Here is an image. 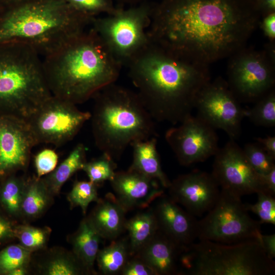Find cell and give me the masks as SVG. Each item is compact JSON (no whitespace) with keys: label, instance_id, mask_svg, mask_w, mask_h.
<instances>
[{"label":"cell","instance_id":"7a4b0ae2","mask_svg":"<svg viewBox=\"0 0 275 275\" xmlns=\"http://www.w3.org/2000/svg\"><path fill=\"white\" fill-rule=\"evenodd\" d=\"M126 66L153 120L173 125L191 115L200 92L210 81L209 66L183 58L150 41Z\"/></svg>","mask_w":275,"mask_h":275},{"label":"cell","instance_id":"5b68a950","mask_svg":"<svg viewBox=\"0 0 275 275\" xmlns=\"http://www.w3.org/2000/svg\"><path fill=\"white\" fill-rule=\"evenodd\" d=\"M92 134L102 153L119 159L126 148L156 135L154 120L136 92L115 83L93 97Z\"/></svg>","mask_w":275,"mask_h":275},{"label":"cell","instance_id":"7dc6e473","mask_svg":"<svg viewBox=\"0 0 275 275\" xmlns=\"http://www.w3.org/2000/svg\"><path fill=\"white\" fill-rule=\"evenodd\" d=\"M257 3V4H258V0H255Z\"/></svg>","mask_w":275,"mask_h":275},{"label":"cell","instance_id":"277c9868","mask_svg":"<svg viewBox=\"0 0 275 275\" xmlns=\"http://www.w3.org/2000/svg\"><path fill=\"white\" fill-rule=\"evenodd\" d=\"M92 21L65 0H0V44H26L44 56Z\"/></svg>","mask_w":275,"mask_h":275},{"label":"cell","instance_id":"d590c367","mask_svg":"<svg viewBox=\"0 0 275 275\" xmlns=\"http://www.w3.org/2000/svg\"><path fill=\"white\" fill-rule=\"evenodd\" d=\"M257 201L254 204H245L249 211H252L259 218L261 224L275 225V199L270 194L259 192Z\"/></svg>","mask_w":275,"mask_h":275},{"label":"cell","instance_id":"1f68e13d","mask_svg":"<svg viewBox=\"0 0 275 275\" xmlns=\"http://www.w3.org/2000/svg\"><path fill=\"white\" fill-rule=\"evenodd\" d=\"M97 186L90 181H75L67 196L70 208L79 207L85 214L89 204L99 200Z\"/></svg>","mask_w":275,"mask_h":275},{"label":"cell","instance_id":"4dcf8cb0","mask_svg":"<svg viewBox=\"0 0 275 275\" xmlns=\"http://www.w3.org/2000/svg\"><path fill=\"white\" fill-rule=\"evenodd\" d=\"M117 168L114 160L105 154L89 162H86L82 170L89 181L97 185L105 181H111L114 177Z\"/></svg>","mask_w":275,"mask_h":275},{"label":"cell","instance_id":"ba28073f","mask_svg":"<svg viewBox=\"0 0 275 275\" xmlns=\"http://www.w3.org/2000/svg\"><path fill=\"white\" fill-rule=\"evenodd\" d=\"M154 3L117 7L113 13L93 20L91 26L122 66L149 43L148 31Z\"/></svg>","mask_w":275,"mask_h":275},{"label":"cell","instance_id":"7bdbcfd3","mask_svg":"<svg viewBox=\"0 0 275 275\" xmlns=\"http://www.w3.org/2000/svg\"><path fill=\"white\" fill-rule=\"evenodd\" d=\"M258 6L261 17L275 12V0H258Z\"/></svg>","mask_w":275,"mask_h":275},{"label":"cell","instance_id":"52a82bcc","mask_svg":"<svg viewBox=\"0 0 275 275\" xmlns=\"http://www.w3.org/2000/svg\"><path fill=\"white\" fill-rule=\"evenodd\" d=\"M182 274L273 275L275 263L259 239L234 243L200 240L186 246L179 257Z\"/></svg>","mask_w":275,"mask_h":275},{"label":"cell","instance_id":"f1b7e54d","mask_svg":"<svg viewBox=\"0 0 275 275\" xmlns=\"http://www.w3.org/2000/svg\"><path fill=\"white\" fill-rule=\"evenodd\" d=\"M246 117L256 125L275 126V91L271 90L257 101L253 107L246 111Z\"/></svg>","mask_w":275,"mask_h":275},{"label":"cell","instance_id":"bcb514c9","mask_svg":"<svg viewBox=\"0 0 275 275\" xmlns=\"http://www.w3.org/2000/svg\"><path fill=\"white\" fill-rule=\"evenodd\" d=\"M28 267H19L10 271L9 274L11 275H24L28 273Z\"/></svg>","mask_w":275,"mask_h":275},{"label":"cell","instance_id":"e575fe53","mask_svg":"<svg viewBox=\"0 0 275 275\" xmlns=\"http://www.w3.org/2000/svg\"><path fill=\"white\" fill-rule=\"evenodd\" d=\"M74 9L94 19L101 14H109L117 7L112 0H65Z\"/></svg>","mask_w":275,"mask_h":275},{"label":"cell","instance_id":"8d00e7d4","mask_svg":"<svg viewBox=\"0 0 275 275\" xmlns=\"http://www.w3.org/2000/svg\"><path fill=\"white\" fill-rule=\"evenodd\" d=\"M59 157L56 151L51 149H44L35 156L34 163L36 176L41 178L45 176L56 168Z\"/></svg>","mask_w":275,"mask_h":275},{"label":"cell","instance_id":"83f0119b","mask_svg":"<svg viewBox=\"0 0 275 275\" xmlns=\"http://www.w3.org/2000/svg\"><path fill=\"white\" fill-rule=\"evenodd\" d=\"M1 190V200L6 209L13 214L20 215L22 198L28 177L7 176Z\"/></svg>","mask_w":275,"mask_h":275},{"label":"cell","instance_id":"f546056e","mask_svg":"<svg viewBox=\"0 0 275 275\" xmlns=\"http://www.w3.org/2000/svg\"><path fill=\"white\" fill-rule=\"evenodd\" d=\"M51 229L48 227H36L22 225L15 228L14 233L20 245L31 252L44 249L48 241Z\"/></svg>","mask_w":275,"mask_h":275},{"label":"cell","instance_id":"484cf974","mask_svg":"<svg viewBox=\"0 0 275 275\" xmlns=\"http://www.w3.org/2000/svg\"><path fill=\"white\" fill-rule=\"evenodd\" d=\"M39 265L40 272L46 275H79L89 273L73 252L56 249Z\"/></svg>","mask_w":275,"mask_h":275},{"label":"cell","instance_id":"60d3db41","mask_svg":"<svg viewBox=\"0 0 275 275\" xmlns=\"http://www.w3.org/2000/svg\"><path fill=\"white\" fill-rule=\"evenodd\" d=\"M260 175L264 192L274 196L275 168L266 174Z\"/></svg>","mask_w":275,"mask_h":275},{"label":"cell","instance_id":"e0dca14e","mask_svg":"<svg viewBox=\"0 0 275 275\" xmlns=\"http://www.w3.org/2000/svg\"><path fill=\"white\" fill-rule=\"evenodd\" d=\"M110 182L115 197L126 212L148 207L164 193L157 180L130 169L116 172Z\"/></svg>","mask_w":275,"mask_h":275},{"label":"cell","instance_id":"d6a6232c","mask_svg":"<svg viewBox=\"0 0 275 275\" xmlns=\"http://www.w3.org/2000/svg\"><path fill=\"white\" fill-rule=\"evenodd\" d=\"M32 252L21 245H11L0 253V269L9 273L19 267H28Z\"/></svg>","mask_w":275,"mask_h":275},{"label":"cell","instance_id":"2e32d148","mask_svg":"<svg viewBox=\"0 0 275 275\" xmlns=\"http://www.w3.org/2000/svg\"><path fill=\"white\" fill-rule=\"evenodd\" d=\"M219 186L211 173L195 170L171 181L170 197L195 216H201L215 205Z\"/></svg>","mask_w":275,"mask_h":275},{"label":"cell","instance_id":"8fae6325","mask_svg":"<svg viewBox=\"0 0 275 275\" xmlns=\"http://www.w3.org/2000/svg\"><path fill=\"white\" fill-rule=\"evenodd\" d=\"M90 118V112L52 95L25 121L38 144L60 147L71 141Z\"/></svg>","mask_w":275,"mask_h":275},{"label":"cell","instance_id":"d6986e66","mask_svg":"<svg viewBox=\"0 0 275 275\" xmlns=\"http://www.w3.org/2000/svg\"><path fill=\"white\" fill-rule=\"evenodd\" d=\"M158 230L155 236L135 255L146 262L156 275L178 273L182 248Z\"/></svg>","mask_w":275,"mask_h":275},{"label":"cell","instance_id":"3957f363","mask_svg":"<svg viewBox=\"0 0 275 275\" xmlns=\"http://www.w3.org/2000/svg\"><path fill=\"white\" fill-rule=\"evenodd\" d=\"M122 67L92 27L68 39L42 60L51 95L75 105L115 83Z\"/></svg>","mask_w":275,"mask_h":275},{"label":"cell","instance_id":"836d02e7","mask_svg":"<svg viewBox=\"0 0 275 275\" xmlns=\"http://www.w3.org/2000/svg\"><path fill=\"white\" fill-rule=\"evenodd\" d=\"M242 149L249 162L258 173L266 174L275 168V159L270 156L258 143H247Z\"/></svg>","mask_w":275,"mask_h":275},{"label":"cell","instance_id":"ab89813d","mask_svg":"<svg viewBox=\"0 0 275 275\" xmlns=\"http://www.w3.org/2000/svg\"><path fill=\"white\" fill-rule=\"evenodd\" d=\"M259 240L267 256L273 260L275 258V234H261Z\"/></svg>","mask_w":275,"mask_h":275},{"label":"cell","instance_id":"ee69618b","mask_svg":"<svg viewBox=\"0 0 275 275\" xmlns=\"http://www.w3.org/2000/svg\"><path fill=\"white\" fill-rule=\"evenodd\" d=\"M14 230L9 222L0 217V239L12 234L15 236Z\"/></svg>","mask_w":275,"mask_h":275},{"label":"cell","instance_id":"9c48e42d","mask_svg":"<svg viewBox=\"0 0 275 275\" xmlns=\"http://www.w3.org/2000/svg\"><path fill=\"white\" fill-rule=\"evenodd\" d=\"M261 225L250 216L240 197L221 189L214 206L198 221L197 238L228 244L259 239Z\"/></svg>","mask_w":275,"mask_h":275},{"label":"cell","instance_id":"74e56055","mask_svg":"<svg viewBox=\"0 0 275 275\" xmlns=\"http://www.w3.org/2000/svg\"><path fill=\"white\" fill-rule=\"evenodd\" d=\"M121 274L123 275H156L153 269L146 262L136 256L128 260Z\"/></svg>","mask_w":275,"mask_h":275},{"label":"cell","instance_id":"ac0fdd59","mask_svg":"<svg viewBox=\"0 0 275 275\" xmlns=\"http://www.w3.org/2000/svg\"><path fill=\"white\" fill-rule=\"evenodd\" d=\"M154 210L158 230L180 246L193 243L198 236V221L170 197L163 195Z\"/></svg>","mask_w":275,"mask_h":275},{"label":"cell","instance_id":"cb8c5ba5","mask_svg":"<svg viewBox=\"0 0 275 275\" xmlns=\"http://www.w3.org/2000/svg\"><path fill=\"white\" fill-rule=\"evenodd\" d=\"M86 162V147L79 143L53 171L42 177L51 195H58L64 183L77 171L82 170Z\"/></svg>","mask_w":275,"mask_h":275},{"label":"cell","instance_id":"7402d4cb","mask_svg":"<svg viewBox=\"0 0 275 275\" xmlns=\"http://www.w3.org/2000/svg\"><path fill=\"white\" fill-rule=\"evenodd\" d=\"M101 238L89 216L81 221L77 230L69 237L73 253L89 273L93 272Z\"/></svg>","mask_w":275,"mask_h":275},{"label":"cell","instance_id":"9a60e30c","mask_svg":"<svg viewBox=\"0 0 275 275\" xmlns=\"http://www.w3.org/2000/svg\"><path fill=\"white\" fill-rule=\"evenodd\" d=\"M37 145L35 136L24 120L0 116V177L25 171L32 149Z\"/></svg>","mask_w":275,"mask_h":275},{"label":"cell","instance_id":"5bb4252c","mask_svg":"<svg viewBox=\"0 0 275 275\" xmlns=\"http://www.w3.org/2000/svg\"><path fill=\"white\" fill-rule=\"evenodd\" d=\"M214 156L211 174L221 189L240 197L264 192L261 175L254 169L234 140L230 139L219 148Z\"/></svg>","mask_w":275,"mask_h":275},{"label":"cell","instance_id":"f35d334b","mask_svg":"<svg viewBox=\"0 0 275 275\" xmlns=\"http://www.w3.org/2000/svg\"><path fill=\"white\" fill-rule=\"evenodd\" d=\"M260 22L264 35L270 42H274L275 40V12L269 14L262 17Z\"/></svg>","mask_w":275,"mask_h":275},{"label":"cell","instance_id":"603a6c76","mask_svg":"<svg viewBox=\"0 0 275 275\" xmlns=\"http://www.w3.org/2000/svg\"><path fill=\"white\" fill-rule=\"evenodd\" d=\"M53 196L42 177H28L21 206L20 215L26 220L39 218L50 206Z\"/></svg>","mask_w":275,"mask_h":275},{"label":"cell","instance_id":"8992f818","mask_svg":"<svg viewBox=\"0 0 275 275\" xmlns=\"http://www.w3.org/2000/svg\"><path fill=\"white\" fill-rule=\"evenodd\" d=\"M40 57L26 44H0V116L25 120L52 96Z\"/></svg>","mask_w":275,"mask_h":275},{"label":"cell","instance_id":"b9f144b4","mask_svg":"<svg viewBox=\"0 0 275 275\" xmlns=\"http://www.w3.org/2000/svg\"><path fill=\"white\" fill-rule=\"evenodd\" d=\"M256 141L259 145L273 158L275 159V136H267L257 138Z\"/></svg>","mask_w":275,"mask_h":275},{"label":"cell","instance_id":"4fadbf2b","mask_svg":"<svg viewBox=\"0 0 275 275\" xmlns=\"http://www.w3.org/2000/svg\"><path fill=\"white\" fill-rule=\"evenodd\" d=\"M165 139L179 163L184 166L205 161L219 148L215 129L197 116L191 115L170 128Z\"/></svg>","mask_w":275,"mask_h":275},{"label":"cell","instance_id":"d4e9b609","mask_svg":"<svg viewBox=\"0 0 275 275\" xmlns=\"http://www.w3.org/2000/svg\"><path fill=\"white\" fill-rule=\"evenodd\" d=\"M125 229L128 232L130 256L135 255L156 234L158 224L154 211L140 213L126 221Z\"/></svg>","mask_w":275,"mask_h":275},{"label":"cell","instance_id":"6da1fadb","mask_svg":"<svg viewBox=\"0 0 275 275\" xmlns=\"http://www.w3.org/2000/svg\"><path fill=\"white\" fill-rule=\"evenodd\" d=\"M261 17L255 0H160L148 34L166 50L209 66L245 47Z\"/></svg>","mask_w":275,"mask_h":275},{"label":"cell","instance_id":"f6af8a7d","mask_svg":"<svg viewBox=\"0 0 275 275\" xmlns=\"http://www.w3.org/2000/svg\"><path fill=\"white\" fill-rule=\"evenodd\" d=\"M118 7H127L142 3L154 2L155 0H112Z\"/></svg>","mask_w":275,"mask_h":275},{"label":"cell","instance_id":"7c38bea8","mask_svg":"<svg viewBox=\"0 0 275 275\" xmlns=\"http://www.w3.org/2000/svg\"><path fill=\"white\" fill-rule=\"evenodd\" d=\"M197 116L215 129L225 131L235 140L241 133V122L246 110L230 90L227 80L218 77L200 92L195 104Z\"/></svg>","mask_w":275,"mask_h":275},{"label":"cell","instance_id":"4316f807","mask_svg":"<svg viewBox=\"0 0 275 275\" xmlns=\"http://www.w3.org/2000/svg\"><path fill=\"white\" fill-rule=\"evenodd\" d=\"M130 256L128 242L125 239L113 241L99 250L96 260L100 272L105 275L121 273Z\"/></svg>","mask_w":275,"mask_h":275},{"label":"cell","instance_id":"44dd1931","mask_svg":"<svg viewBox=\"0 0 275 275\" xmlns=\"http://www.w3.org/2000/svg\"><path fill=\"white\" fill-rule=\"evenodd\" d=\"M156 143L154 136L132 144L133 160L129 169L157 180L164 188H168L171 181L162 169Z\"/></svg>","mask_w":275,"mask_h":275},{"label":"cell","instance_id":"30bf717a","mask_svg":"<svg viewBox=\"0 0 275 275\" xmlns=\"http://www.w3.org/2000/svg\"><path fill=\"white\" fill-rule=\"evenodd\" d=\"M274 42L257 50L246 46L229 58L227 82L239 101H257L275 83Z\"/></svg>","mask_w":275,"mask_h":275},{"label":"cell","instance_id":"ffe728a7","mask_svg":"<svg viewBox=\"0 0 275 275\" xmlns=\"http://www.w3.org/2000/svg\"><path fill=\"white\" fill-rule=\"evenodd\" d=\"M97 203L89 217L102 238L114 240L125 229L126 211L110 193Z\"/></svg>","mask_w":275,"mask_h":275}]
</instances>
